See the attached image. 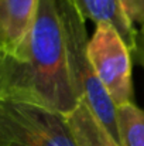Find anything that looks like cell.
<instances>
[{
	"instance_id": "cell-3",
	"label": "cell",
	"mask_w": 144,
	"mask_h": 146,
	"mask_svg": "<svg viewBox=\"0 0 144 146\" xmlns=\"http://www.w3.org/2000/svg\"><path fill=\"white\" fill-rule=\"evenodd\" d=\"M0 146H76L66 115L0 99Z\"/></svg>"
},
{
	"instance_id": "cell-2",
	"label": "cell",
	"mask_w": 144,
	"mask_h": 146,
	"mask_svg": "<svg viewBox=\"0 0 144 146\" xmlns=\"http://www.w3.org/2000/svg\"><path fill=\"white\" fill-rule=\"evenodd\" d=\"M58 3L64 24L68 65L76 97L79 101L85 98L97 121L119 143L117 116H116L117 108L107 95L102 82L99 81L95 70L88 58L89 38L85 27L86 20L81 16L72 0H58Z\"/></svg>"
},
{
	"instance_id": "cell-6",
	"label": "cell",
	"mask_w": 144,
	"mask_h": 146,
	"mask_svg": "<svg viewBox=\"0 0 144 146\" xmlns=\"http://www.w3.org/2000/svg\"><path fill=\"white\" fill-rule=\"evenodd\" d=\"M78 11L85 20H92L95 24L107 23L113 26L132 52L137 46V30L123 13L117 0H72Z\"/></svg>"
},
{
	"instance_id": "cell-10",
	"label": "cell",
	"mask_w": 144,
	"mask_h": 146,
	"mask_svg": "<svg viewBox=\"0 0 144 146\" xmlns=\"http://www.w3.org/2000/svg\"><path fill=\"white\" fill-rule=\"evenodd\" d=\"M136 52L139 57V62L144 67V26L141 30L137 33V46H136Z\"/></svg>"
},
{
	"instance_id": "cell-1",
	"label": "cell",
	"mask_w": 144,
	"mask_h": 146,
	"mask_svg": "<svg viewBox=\"0 0 144 146\" xmlns=\"http://www.w3.org/2000/svg\"><path fill=\"white\" fill-rule=\"evenodd\" d=\"M0 99L68 115L79 104L69 72L58 0H40L36 23L16 55H0Z\"/></svg>"
},
{
	"instance_id": "cell-9",
	"label": "cell",
	"mask_w": 144,
	"mask_h": 146,
	"mask_svg": "<svg viewBox=\"0 0 144 146\" xmlns=\"http://www.w3.org/2000/svg\"><path fill=\"white\" fill-rule=\"evenodd\" d=\"M130 23L144 26V0H117Z\"/></svg>"
},
{
	"instance_id": "cell-7",
	"label": "cell",
	"mask_w": 144,
	"mask_h": 146,
	"mask_svg": "<svg viewBox=\"0 0 144 146\" xmlns=\"http://www.w3.org/2000/svg\"><path fill=\"white\" fill-rule=\"evenodd\" d=\"M66 122L76 146H119L97 121L85 98H82L78 106L66 115Z\"/></svg>"
},
{
	"instance_id": "cell-5",
	"label": "cell",
	"mask_w": 144,
	"mask_h": 146,
	"mask_svg": "<svg viewBox=\"0 0 144 146\" xmlns=\"http://www.w3.org/2000/svg\"><path fill=\"white\" fill-rule=\"evenodd\" d=\"M40 0H0V55H16L37 19Z\"/></svg>"
},
{
	"instance_id": "cell-4",
	"label": "cell",
	"mask_w": 144,
	"mask_h": 146,
	"mask_svg": "<svg viewBox=\"0 0 144 146\" xmlns=\"http://www.w3.org/2000/svg\"><path fill=\"white\" fill-rule=\"evenodd\" d=\"M119 31L107 24H96L88 43V58L116 108L132 102V57Z\"/></svg>"
},
{
	"instance_id": "cell-8",
	"label": "cell",
	"mask_w": 144,
	"mask_h": 146,
	"mask_svg": "<svg viewBox=\"0 0 144 146\" xmlns=\"http://www.w3.org/2000/svg\"><path fill=\"white\" fill-rule=\"evenodd\" d=\"M120 146H144V111L133 102L117 108Z\"/></svg>"
}]
</instances>
